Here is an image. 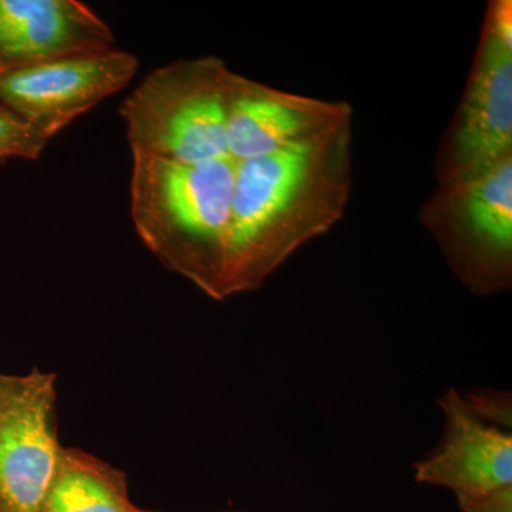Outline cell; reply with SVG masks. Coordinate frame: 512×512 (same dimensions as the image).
Instances as JSON below:
<instances>
[{
  "label": "cell",
  "mask_w": 512,
  "mask_h": 512,
  "mask_svg": "<svg viewBox=\"0 0 512 512\" xmlns=\"http://www.w3.org/2000/svg\"><path fill=\"white\" fill-rule=\"evenodd\" d=\"M353 116L235 167L227 293L258 291L343 217L353 184Z\"/></svg>",
  "instance_id": "cell-1"
},
{
  "label": "cell",
  "mask_w": 512,
  "mask_h": 512,
  "mask_svg": "<svg viewBox=\"0 0 512 512\" xmlns=\"http://www.w3.org/2000/svg\"><path fill=\"white\" fill-rule=\"evenodd\" d=\"M131 153L130 212L138 238L165 268L225 301L237 163L225 157L185 164Z\"/></svg>",
  "instance_id": "cell-2"
},
{
  "label": "cell",
  "mask_w": 512,
  "mask_h": 512,
  "mask_svg": "<svg viewBox=\"0 0 512 512\" xmlns=\"http://www.w3.org/2000/svg\"><path fill=\"white\" fill-rule=\"evenodd\" d=\"M228 66L220 57L175 60L121 103L131 151L195 164L228 156Z\"/></svg>",
  "instance_id": "cell-3"
},
{
  "label": "cell",
  "mask_w": 512,
  "mask_h": 512,
  "mask_svg": "<svg viewBox=\"0 0 512 512\" xmlns=\"http://www.w3.org/2000/svg\"><path fill=\"white\" fill-rule=\"evenodd\" d=\"M512 156V2L491 0L466 89L434 160L441 185L463 183Z\"/></svg>",
  "instance_id": "cell-4"
},
{
  "label": "cell",
  "mask_w": 512,
  "mask_h": 512,
  "mask_svg": "<svg viewBox=\"0 0 512 512\" xmlns=\"http://www.w3.org/2000/svg\"><path fill=\"white\" fill-rule=\"evenodd\" d=\"M419 220L471 292L511 289L512 156L476 178L437 187Z\"/></svg>",
  "instance_id": "cell-5"
},
{
  "label": "cell",
  "mask_w": 512,
  "mask_h": 512,
  "mask_svg": "<svg viewBox=\"0 0 512 512\" xmlns=\"http://www.w3.org/2000/svg\"><path fill=\"white\" fill-rule=\"evenodd\" d=\"M440 443L414 464L417 483L446 487L463 512H512L511 430L484 420L466 397L448 389Z\"/></svg>",
  "instance_id": "cell-6"
},
{
  "label": "cell",
  "mask_w": 512,
  "mask_h": 512,
  "mask_svg": "<svg viewBox=\"0 0 512 512\" xmlns=\"http://www.w3.org/2000/svg\"><path fill=\"white\" fill-rule=\"evenodd\" d=\"M62 447L55 373H0V512H39Z\"/></svg>",
  "instance_id": "cell-7"
},
{
  "label": "cell",
  "mask_w": 512,
  "mask_h": 512,
  "mask_svg": "<svg viewBox=\"0 0 512 512\" xmlns=\"http://www.w3.org/2000/svg\"><path fill=\"white\" fill-rule=\"evenodd\" d=\"M138 59L126 50L69 57L0 74V104L46 138L126 89Z\"/></svg>",
  "instance_id": "cell-8"
},
{
  "label": "cell",
  "mask_w": 512,
  "mask_h": 512,
  "mask_svg": "<svg viewBox=\"0 0 512 512\" xmlns=\"http://www.w3.org/2000/svg\"><path fill=\"white\" fill-rule=\"evenodd\" d=\"M227 150L235 163L268 156L322 133L353 116L346 101H329L275 89L228 70Z\"/></svg>",
  "instance_id": "cell-9"
},
{
  "label": "cell",
  "mask_w": 512,
  "mask_h": 512,
  "mask_svg": "<svg viewBox=\"0 0 512 512\" xmlns=\"http://www.w3.org/2000/svg\"><path fill=\"white\" fill-rule=\"evenodd\" d=\"M114 49L103 19L77 0H0V69H20Z\"/></svg>",
  "instance_id": "cell-10"
},
{
  "label": "cell",
  "mask_w": 512,
  "mask_h": 512,
  "mask_svg": "<svg viewBox=\"0 0 512 512\" xmlns=\"http://www.w3.org/2000/svg\"><path fill=\"white\" fill-rule=\"evenodd\" d=\"M39 512H138L123 471L99 458L62 447L55 476Z\"/></svg>",
  "instance_id": "cell-11"
},
{
  "label": "cell",
  "mask_w": 512,
  "mask_h": 512,
  "mask_svg": "<svg viewBox=\"0 0 512 512\" xmlns=\"http://www.w3.org/2000/svg\"><path fill=\"white\" fill-rule=\"evenodd\" d=\"M49 141L0 104V167L10 160H37Z\"/></svg>",
  "instance_id": "cell-12"
},
{
  "label": "cell",
  "mask_w": 512,
  "mask_h": 512,
  "mask_svg": "<svg viewBox=\"0 0 512 512\" xmlns=\"http://www.w3.org/2000/svg\"><path fill=\"white\" fill-rule=\"evenodd\" d=\"M468 404L478 416L504 429H511V396L505 393L483 392L468 394Z\"/></svg>",
  "instance_id": "cell-13"
},
{
  "label": "cell",
  "mask_w": 512,
  "mask_h": 512,
  "mask_svg": "<svg viewBox=\"0 0 512 512\" xmlns=\"http://www.w3.org/2000/svg\"><path fill=\"white\" fill-rule=\"evenodd\" d=\"M138 512H148V511L138 510Z\"/></svg>",
  "instance_id": "cell-14"
},
{
  "label": "cell",
  "mask_w": 512,
  "mask_h": 512,
  "mask_svg": "<svg viewBox=\"0 0 512 512\" xmlns=\"http://www.w3.org/2000/svg\"><path fill=\"white\" fill-rule=\"evenodd\" d=\"M2 73H3V70H2V69H0V74H2Z\"/></svg>",
  "instance_id": "cell-15"
}]
</instances>
